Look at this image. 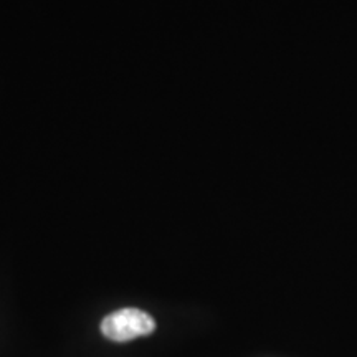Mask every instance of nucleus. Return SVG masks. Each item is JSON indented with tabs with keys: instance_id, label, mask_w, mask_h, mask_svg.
Segmentation results:
<instances>
[{
	"instance_id": "1",
	"label": "nucleus",
	"mask_w": 357,
	"mask_h": 357,
	"mask_svg": "<svg viewBox=\"0 0 357 357\" xmlns=\"http://www.w3.org/2000/svg\"><path fill=\"white\" fill-rule=\"evenodd\" d=\"M154 329L155 321L153 316L137 307H124L111 312L101 323V333L116 342H128L136 337L149 336Z\"/></svg>"
}]
</instances>
